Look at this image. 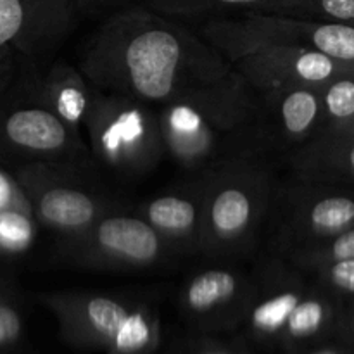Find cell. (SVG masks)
Masks as SVG:
<instances>
[{
  "label": "cell",
  "instance_id": "cell-25",
  "mask_svg": "<svg viewBox=\"0 0 354 354\" xmlns=\"http://www.w3.org/2000/svg\"><path fill=\"white\" fill-rule=\"evenodd\" d=\"M310 275L315 277L318 286L335 299L354 301V259L332 263Z\"/></svg>",
  "mask_w": 354,
  "mask_h": 354
},
{
  "label": "cell",
  "instance_id": "cell-17",
  "mask_svg": "<svg viewBox=\"0 0 354 354\" xmlns=\"http://www.w3.org/2000/svg\"><path fill=\"white\" fill-rule=\"evenodd\" d=\"M26 95L40 102L62 121L80 130L92 99V86L82 71L69 64H52L37 78Z\"/></svg>",
  "mask_w": 354,
  "mask_h": 354
},
{
  "label": "cell",
  "instance_id": "cell-12",
  "mask_svg": "<svg viewBox=\"0 0 354 354\" xmlns=\"http://www.w3.org/2000/svg\"><path fill=\"white\" fill-rule=\"evenodd\" d=\"M38 299L55 317L68 344L106 353L137 304V301L99 292L41 294Z\"/></svg>",
  "mask_w": 354,
  "mask_h": 354
},
{
  "label": "cell",
  "instance_id": "cell-6",
  "mask_svg": "<svg viewBox=\"0 0 354 354\" xmlns=\"http://www.w3.org/2000/svg\"><path fill=\"white\" fill-rule=\"evenodd\" d=\"M0 152L26 162H47L83 173L92 162L80 130L26 95L0 107Z\"/></svg>",
  "mask_w": 354,
  "mask_h": 354
},
{
  "label": "cell",
  "instance_id": "cell-20",
  "mask_svg": "<svg viewBox=\"0 0 354 354\" xmlns=\"http://www.w3.org/2000/svg\"><path fill=\"white\" fill-rule=\"evenodd\" d=\"M283 258L303 273H313L332 263L354 259V225L324 241L290 249Z\"/></svg>",
  "mask_w": 354,
  "mask_h": 354
},
{
  "label": "cell",
  "instance_id": "cell-30",
  "mask_svg": "<svg viewBox=\"0 0 354 354\" xmlns=\"http://www.w3.org/2000/svg\"><path fill=\"white\" fill-rule=\"evenodd\" d=\"M292 354H344V353L337 348H317V349H310V351H299Z\"/></svg>",
  "mask_w": 354,
  "mask_h": 354
},
{
  "label": "cell",
  "instance_id": "cell-19",
  "mask_svg": "<svg viewBox=\"0 0 354 354\" xmlns=\"http://www.w3.org/2000/svg\"><path fill=\"white\" fill-rule=\"evenodd\" d=\"M161 344V322L154 308L137 301L107 354H156Z\"/></svg>",
  "mask_w": 354,
  "mask_h": 354
},
{
  "label": "cell",
  "instance_id": "cell-22",
  "mask_svg": "<svg viewBox=\"0 0 354 354\" xmlns=\"http://www.w3.org/2000/svg\"><path fill=\"white\" fill-rule=\"evenodd\" d=\"M320 95L324 107L320 133L341 130L354 120V71L342 73L322 85Z\"/></svg>",
  "mask_w": 354,
  "mask_h": 354
},
{
  "label": "cell",
  "instance_id": "cell-3",
  "mask_svg": "<svg viewBox=\"0 0 354 354\" xmlns=\"http://www.w3.org/2000/svg\"><path fill=\"white\" fill-rule=\"evenodd\" d=\"M259 158H242L201 173L204 180L201 254L248 251L273 204V176Z\"/></svg>",
  "mask_w": 354,
  "mask_h": 354
},
{
  "label": "cell",
  "instance_id": "cell-27",
  "mask_svg": "<svg viewBox=\"0 0 354 354\" xmlns=\"http://www.w3.org/2000/svg\"><path fill=\"white\" fill-rule=\"evenodd\" d=\"M24 334L23 311L9 297L0 294V353H7Z\"/></svg>",
  "mask_w": 354,
  "mask_h": 354
},
{
  "label": "cell",
  "instance_id": "cell-13",
  "mask_svg": "<svg viewBox=\"0 0 354 354\" xmlns=\"http://www.w3.org/2000/svg\"><path fill=\"white\" fill-rule=\"evenodd\" d=\"M310 287L301 275V270L289 261L287 265L275 263L263 270L252 279L251 299L241 325L244 341L249 346L277 349V342L290 313Z\"/></svg>",
  "mask_w": 354,
  "mask_h": 354
},
{
  "label": "cell",
  "instance_id": "cell-23",
  "mask_svg": "<svg viewBox=\"0 0 354 354\" xmlns=\"http://www.w3.org/2000/svg\"><path fill=\"white\" fill-rule=\"evenodd\" d=\"M270 0H149V7L166 16H203L225 10L259 12Z\"/></svg>",
  "mask_w": 354,
  "mask_h": 354
},
{
  "label": "cell",
  "instance_id": "cell-24",
  "mask_svg": "<svg viewBox=\"0 0 354 354\" xmlns=\"http://www.w3.org/2000/svg\"><path fill=\"white\" fill-rule=\"evenodd\" d=\"M37 220L31 209L0 211V254L12 256L26 251L35 239Z\"/></svg>",
  "mask_w": 354,
  "mask_h": 354
},
{
  "label": "cell",
  "instance_id": "cell-7",
  "mask_svg": "<svg viewBox=\"0 0 354 354\" xmlns=\"http://www.w3.org/2000/svg\"><path fill=\"white\" fill-rule=\"evenodd\" d=\"M37 223L62 239L85 232L113 204L82 185V173L55 168L47 162H26L14 173Z\"/></svg>",
  "mask_w": 354,
  "mask_h": 354
},
{
  "label": "cell",
  "instance_id": "cell-2",
  "mask_svg": "<svg viewBox=\"0 0 354 354\" xmlns=\"http://www.w3.org/2000/svg\"><path fill=\"white\" fill-rule=\"evenodd\" d=\"M165 152L196 173L259 158L261 97L232 69L218 82L156 107Z\"/></svg>",
  "mask_w": 354,
  "mask_h": 354
},
{
  "label": "cell",
  "instance_id": "cell-5",
  "mask_svg": "<svg viewBox=\"0 0 354 354\" xmlns=\"http://www.w3.org/2000/svg\"><path fill=\"white\" fill-rule=\"evenodd\" d=\"M61 251L75 265L121 272L159 265L175 249L142 216L113 207L80 235L62 239Z\"/></svg>",
  "mask_w": 354,
  "mask_h": 354
},
{
  "label": "cell",
  "instance_id": "cell-32",
  "mask_svg": "<svg viewBox=\"0 0 354 354\" xmlns=\"http://www.w3.org/2000/svg\"><path fill=\"white\" fill-rule=\"evenodd\" d=\"M346 324H348L349 332L354 335V308L348 313V318H346Z\"/></svg>",
  "mask_w": 354,
  "mask_h": 354
},
{
  "label": "cell",
  "instance_id": "cell-26",
  "mask_svg": "<svg viewBox=\"0 0 354 354\" xmlns=\"http://www.w3.org/2000/svg\"><path fill=\"white\" fill-rule=\"evenodd\" d=\"M166 354H254L244 339L225 341L209 334H199L194 339L178 342Z\"/></svg>",
  "mask_w": 354,
  "mask_h": 354
},
{
  "label": "cell",
  "instance_id": "cell-18",
  "mask_svg": "<svg viewBox=\"0 0 354 354\" xmlns=\"http://www.w3.org/2000/svg\"><path fill=\"white\" fill-rule=\"evenodd\" d=\"M337 320V299L320 286H311L294 311L290 313L277 351L286 354L303 351L304 346L317 341Z\"/></svg>",
  "mask_w": 354,
  "mask_h": 354
},
{
  "label": "cell",
  "instance_id": "cell-4",
  "mask_svg": "<svg viewBox=\"0 0 354 354\" xmlns=\"http://www.w3.org/2000/svg\"><path fill=\"white\" fill-rule=\"evenodd\" d=\"M83 128L92 158L120 175H145L166 156L156 107L140 100L92 88Z\"/></svg>",
  "mask_w": 354,
  "mask_h": 354
},
{
  "label": "cell",
  "instance_id": "cell-33",
  "mask_svg": "<svg viewBox=\"0 0 354 354\" xmlns=\"http://www.w3.org/2000/svg\"><path fill=\"white\" fill-rule=\"evenodd\" d=\"M0 354H3V353H0Z\"/></svg>",
  "mask_w": 354,
  "mask_h": 354
},
{
  "label": "cell",
  "instance_id": "cell-1",
  "mask_svg": "<svg viewBox=\"0 0 354 354\" xmlns=\"http://www.w3.org/2000/svg\"><path fill=\"white\" fill-rule=\"evenodd\" d=\"M232 69L201 35L142 6L109 14L80 59V71L92 88L152 107L218 82Z\"/></svg>",
  "mask_w": 354,
  "mask_h": 354
},
{
  "label": "cell",
  "instance_id": "cell-31",
  "mask_svg": "<svg viewBox=\"0 0 354 354\" xmlns=\"http://www.w3.org/2000/svg\"><path fill=\"white\" fill-rule=\"evenodd\" d=\"M330 133H344V135H354V120H353V121H349V123L346 124V127H342L341 130H337V131H330Z\"/></svg>",
  "mask_w": 354,
  "mask_h": 354
},
{
  "label": "cell",
  "instance_id": "cell-11",
  "mask_svg": "<svg viewBox=\"0 0 354 354\" xmlns=\"http://www.w3.org/2000/svg\"><path fill=\"white\" fill-rule=\"evenodd\" d=\"M252 292V279L230 268H206L190 277L180 294V313L197 334L241 328Z\"/></svg>",
  "mask_w": 354,
  "mask_h": 354
},
{
  "label": "cell",
  "instance_id": "cell-29",
  "mask_svg": "<svg viewBox=\"0 0 354 354\" xmlns=\"http://www.w3.org/2000/svg\"><path fill=\"white\" fill-rule=\"evenodd\" d=\"M12 69H14V62L0 61V97L3 95L7 86H9L10 82H12Z\"/></svg>",
  "mask_w": 354,
  "mask_h": 354
},
{
  "label": "cell",
  "instance_id": "cell-16",
  "mask_svg": "<svg viewBox=\"0 0 354 354\" xmlns=\"http://www.w3.org/2000/svg\"><path fill=\"white\" fill-rule=\"evenodd\" d=\"M297 180L354 187V135L320 133L289 152Z\"/></svg>",
  "mask_w": 354,
  "mask_h": 354
},
{
  "label": "cell",
  "instance_id": "cell-28",
  "mask_svg": "<svg viewBox=\"0 0 354 354\" xmlns=\"http://www.w3.org/2000/svg\"><path fill=\"white\" fill-rule=\"evenodd\" d=\"M10 207H16V209H31L23 190L17 185L14 175L7 173L0 166V211L10 209Z\"/></svg>",
  "mask_w": 354,
  "mask_h": 354
},
{
  "label": "cell",
  "instance_id": "cell-15",
  "mask_svg": "<svg viewBox=\"0 0 354 354\" xmlns=\"http://www.w3.org/2000/svg\"><path fill=\"white\" fill-rule=\"evenodd\" d=\"M203 194L204 180L199 173L187 187L152 197L142 204L137 214L165 237L175 251L201 252Z\"/></svg>",
  "mask_w": 354,
  "mask_h": 354
},
{
  "label": "cell",
  "instance_id": "cell-14",
  "mask_svg": "<svg viewBox=\"0 0 354 354\" xmlns=\"http://www.w3.org/2000/svg\"><path fill=\"white\" fill-rule=\"evenodd\" d=\"M259 151L292 152L322 131L324 107L317 86H289L259 93Z\"/></svg>",
  "mask_w": 354,
  "mask_h": 354
},
{
  "label": "cell",
  "instance_id": "cell-21",
  "mask_svg": "<svg viewBox=\"0 0 354 354\" xmlns=\"http://www.w3.org/2000/svg\"><path fill=\"white\" fill-rule=\"evenodd\" d=\"M259 12L354 26V0H270Z\"/></svg>",
  "mask_w": 354,
  "mask_h": 354
},
{
  "label": "cell",
  "instance_id": "cell-10",
  "mask_svg": "<svg viewBox=\"0 0 354 354\" xmlns=\"http://www.w3.org/2000/svg\"><path fill=\"white\" fill-rule=\"evenodd\" d=\"M232 68L258 93L289 86H317L353 68L308 47L282 44H254L227 57Z\"/></svg>",
  "mask_w": 354,
  "mask_h": 354
},
{
  "label": "cell",
  "instance_id": "cell-9",
  "mask_svg": "<svg viewBox=\"0 0 354 354\" xmlns=\"http://www.w3.org/2000/svg\"><path fill=\"white\" fill-rule=\"evenodd\" d=\"M80 0H0V61L48 59L75 24Z\"/></svg>",
  "mask_w": 354,
  "mask_h": 354
},
{
  "label": "cell",
  "instance_id": "cell-8",
  "mask_svg": "<svg viewBox=\"0 0 354 354\" xmlns=\"http://www.w3.org/2000/svg\"><path fill=\"white\" fill-rule=\"evenodd\" d=\"M353 225L354 192L349 187L297 180L280 192L275 244L286 254L290 249L324 241Z\"/></svg>",
  "mask_w": 354,
  "mask_h": 354
}]
</instances>
